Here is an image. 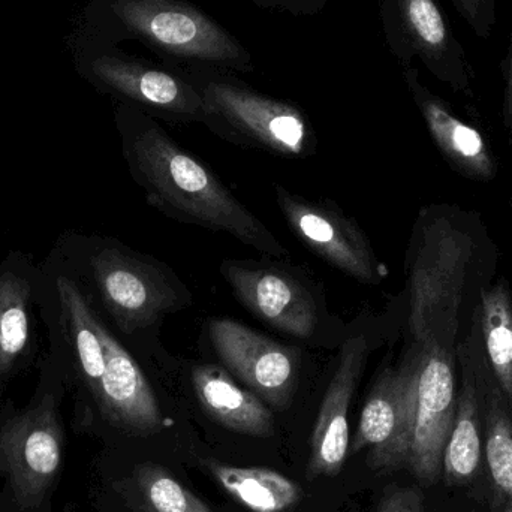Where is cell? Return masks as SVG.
<instances>
[{
	"mask_svg": "<svg viewBox=\"0 0 512 512\" xmlns=\"http://www.w3.org/2000/svg\"><path fill=\"white\" fill-rule=\"evenodd\" d=\"M277 206L294 236L307 249L363 285H379L388 276L364 231L331 203H313L274 186Z\"/></svg>",
	"mask_w": 512,
	"mask_h": 512,
	"instance_id": "obj_10",
	"label": "cell"
},
{
	"mask_svg": "<svg viewBox=\"0 0 512 512\" xmlns=\"http://www.w3.org/2000/svg\"><path fill=\"white\" fill-rule=\"evenodd\" d=\"M222 276L237 300L274 330L309 342L321 327V309L310 289L288 270L258 262H222Z\"/></svg>",
	"mask_w": 512,
	"mask_h": 512,
	"instance_id": "obj_13",
	"label": "cell"
},
{
	"mask_svg": "<svg viewBox=\"0 0 512 512\" xmlns=\"http://www.w3.org/2000/svg\"><path fill=\"white\" fill-rule=\"evenodd\" d=\"M89 69L96 83L153 119L206 123L203 99L180 66L105 50L92 57Z\"/></svg>",
	"mask_w": 512,
	"mask_h": 512,
	"instance_id": "obj_7",
	"label": "cell"
},
{
	"mask_svg": "<svg viewBox=\"0 0 512 512\" xmlns=\"http://www.w3.org/2000/svg\"><path fill=\"white\" fill-rule=\"evenodd\" d=\"M378 512H424L423 498L415 489H393L382 498Z\"/></svg>",
	"mask_w": 512,
	"mask_h": 512,
	"instance_id": "obj_26",
	"label": "cell"
},
{
	"mask_svg": "<svg viewBox=\"0 0 512 512\" xmlns=\"http://www.w3.org/2000/svg\"><path fill=\"white\" fill-rule=\"evenodd\" d=\"M98 331L104 348V366L90 391L102 414L125 432L135 435L161 432L164 412L140 364L99 318Z\"/></svg>",
	"mask_w": 512,
	"mask_h": 512,
	"instance_id": "obj_15",
	"label": "cell"
},
{
	"mask_svg": "<svg viewBox=\"0 0 512 512\" xmlns=\"http://www.w3.org/2000/svg\"><path fill=\"white\" fill-rule=\"evenodd\" d=\"M210 346L222 367L262 402L283 409L291 402L300 370V351L252 330L234 319H212Z\"/></svg>",
	"mask_w": 512,
	"mask_h": 512,
	"instance_id": "obj_11",
	"label": "cell"
},
{
	"mask_svg": "<svg viewBox=\"0 0 512 512\" xmlns=\"http://www.w3.org/2000/svg\"><path fill=\"white\" fill-rule=\"evenodd\" d=\"M370 354V340L360 331L340 349L336 372L328 384L310 439L307 478L336 477L349 454V408Z\"/></svg>",
	"mask_w": 512,
	"mask_h": 512,
	"instance_id": "obj_14",
	"label": "cell"
},
{
	"mask_svg": "<svg viewBox=\"0 0 512 512\" xmlns=\"http://www.w3.org/2000/svg\"><path fill=\"white\" fill-rule=\"evenodd\" d=\"M62 463V429L50 399L0 429V472L21 507H35L56 480Z\"/></svg>",
	"mask_w": 512,
	"mask_h": 512,
	"instance_id": "obj_12",
	"label": "cell"
},
{
	"mask_svg": "<svg viewBox=\"0 0 512 512\" xmlns=\"http://www.w3.org/2000/svg\"><path fill=\"white\" fill-rule=\"evenodd\" d=\"M180 68L203 99L204 125L219 137L286 158H306L316 152L312 123L297 105L252 89L228 69Z\"/></svg>",
	"mask_w": 512,
	"mask_h": 512,
	"instance_id": "obj_4",
	"label": "cell"
},
{
	"mask_svg": "<svg viewBox=\"0 0 512 512\" xmlns=\"http://www.w3.org/2000/svg\"><path fill=\"white\" fill-rule=\"evenodd\" d=\"M204 465L216 483L249 511L286 512L300 501V487L279 472L240 468L215 460H206Z\"/></svg>",
	"mask_w": 512,
	"mask_h": 512,
	"instance_id": "obj_21",
	"label": "cell"
},
{
	"mask_svg": "<svg viewBox=\"0 0 512 512\" xmlns=\"http://www.w3.org/2000/svg\"><path fill=\"white\" fill-rule=\"evenodd\" d=\"M264 11L286 12L294 17H313L321 14L328 0H248Z\"/></svg>",
	"mask_w": 512,
	"mask_h": 512,
	"instance_id": "obj_25",
	"label": "cell"
},
{
	"mask_svg": "<svg viewBox=\"0 0 512 512\" xmlns=\"http://www.w3.org/2000/svg\"><path fill=\"white\" fill-rule=\"evenodd\" d=\"M191 385L203 411L225 429L255 438L273 435L270 409L252 391L239 387L224 367L195 364Z\"/></svg>",
	"mask_w": 512,
	"mask_h": 512,
	"instance_id": "obj_19",
	"label": "cell"
},
{
	"mask_svg": "<svg viewBox=\"0 0 512 512\" xmlns=\"http://www.w3.org/2000/svg\"><path fill=\"white\" fill-rule=\"evenodd\" d=\"M460 387L456 417L442 457V478L450 486H466L480 474L484 457L483 400L471 358L457 348Z\"/></svg>",
	"mask_w": 512,
	"mask_h": 512,
	"instance_id": "obj_18",
	"label": "cell"
},
{
	"mask_svg": "<svg viewBox=\"0 0 512 512\" xmlns=\"http://www.w3.org/2000/svg\"><path fill=\"white\" fill-rule=\"evenodd\" d=\"M119 125L129 170L150 206L182 224L230 234L261 254L274 258L289 254L201 159L173 140L159 120L126 105Z\"/></svg>",
	"mask_w": 512,
	"mask_h": 512,
	"instance_id": "obj_2",
	"label": "cell"
},
{
	"mask_svg": "<svg viewBox=\"0 0 512 512\" xmlns=\"http://www.w3.org/2000/svg\"><path fill=\"white\" fill-rule=\"evenodd\" d=\"M414 414L415 358L408 346L399 366H385L376 378L349 451H369V465L378 471L408 466Z\"/></svg>",
	"mask_w": 512,
	"mask_h": 512,
	"instance_id": "obj_9",
	"label": "cell"
},
{
	"mask_svg": "<svg viewBox=\"0 0 512 512\" xmlns=\"http://www.w3.org/2000/svg\"><path fill=\"white\" fill-rule=\"evenodd\" d=\"M99 21L110 41H140L168 65L255 71L251 51L189 0H101Z\"/></svg>",
	"mask_w": 512,
	"mask_h": 512,
	"instance_id": "obj_3",
	"label": "cell"
},
{
	"mask_svg": "<svg viewBox=\"0 0 512 512\" xmlns=\"http://www.w3.org/2000/svg\"><path fill=\"white\" fill-rule=\"evenodd\" d=\"M415 358V414L408 468L423 486L442 475V457L456 417V355L432 345L408 343Z\"/></svg>",
	"mask_w": 512,
	"mask_h": 512,
	"instance_id": "obj_8",
	"label": "cell"
},
{
	"mask_svg": "<svg viewBox=\"0 0 512 512\" xmlns=\"http://www.w3.org/2000/svg\"><path fill=\"white\" fill-rule=\"evenodd\" d=\"M454 8L465 18L475 35L487 39L496 26L498 0H451Z\"/></svg>",
	"mask_w": 512,
	"mask_h": 512,
	"instance_id": "obj_24",
	"label": "cell"
},
{
	"mask_svg": "<svg viewBox=\"0 0 512 512\" xmlns=\"http://www.w3.org/2000/svg\"><path fill=\"white\" fill-rule=\"evenodd\" d=\"M90 264L102 300L123 333L155 327L165 316L191 306L185 283L156 259L107 246Z\"/></svg>",
	"mask_w": 512,
	"mask_h": 512,
	"instance_id": "obj_5",
	"label": "cell"
},
{
	"mask_svg": "<svg viewBox=\"0 0 512 512\" xmlns=\"http://www.w3.org/2000/svg\"><path fill=\"white\" fill-rule=\"evenodd\" d=\"M29 294L26 280L0 276V372L11 370L29 340Z\"/></svg>",
	"mask_w": 512,
	"mask_h": 512,
	"instance_id": "obj_22",
	"label": "cell"
},
{
	"mask_svg": "<svg viewBox=\"0 0 512 512\" xmlns=\"http://www.w3.org/2000/svg\"><path fill=\"white\" fill-rule=\"evenodd\" d=\"M475 321L490 372L512 411V289L507 277H498L484 291Z\"/></svg>",
	"mask_w": 512,
	"mask_h": 512,
	"instance_id": "obj_20",
	"label": "cell"
},
{
	"mask_svg": "<svg viewBox=\"0 0 512 512\" xmlns=\"http://www.w3.org/2000/svg\"><path fill=\"white\" fill-rule=\"evenodd\" d=\"M134 481L146 512H213L162 466L143 463L135 469Z\"/></svg>",
	"mask_w": 512,
	"mask_h": 512,
	"instance_id": "obj_23",
	"label": "cell"
},
{
	"mask_svg": "<svg viewBox=\"0 0 512 512\" xmlns=\"http://www.w3.org/2000/svg\"><path fill=\"white\" fill-rule=\"evenodd\" d=\"M379 17L388 50L403 71L418 59L454 92L474 96V69L438 0H379Z\"/></svg>",
	"mask_w": 512,
	"mask_h": 512,
	"instance_id": "obj_6",
	"label": "cell"
},
{
	"mask_svg": "<svg viewBox=\"0 0 512 512\" xmlns=\"http://www.w3.org/2000/svg\"><path fill=\"white\" fill-rule=\"evenodd\" d=\"M409 93L427 131L451 171L463 179L490 183L498 176V161L480 129L457 116L450 104L421 81L417 68L403 71Z\"/></svg>",
	"mask_w": 512,
	"mask_h": 512,
	"instance_id": "obj_16",
	"label": "cell"
},
{
	"mask_svg": "<svg viewBox=\"0 0 512 512\" xmlns=\"http://www.w3.org/2000/svg\"><path fill=\"white\" fill-rule=\"evenodd\" d=\"M510 204H511V215H512V192H511V200H510Z\"/></svg>",
	"mask_w": 512,
	"mask_h": 512,
	"instance_id": "obj_28",
	"label": "cell"
},
{
	"mask_svg": "<svg viewBox=\"0 0 512 512\" xmlns=\"http://www.w3.org/2000/svg\"><path fill=\"white\" fill-rule=\"evenodd\" d=\"M502 75H504V102H502V116L508 131L512 135V33L508 44L507 56L502 62Z\"/></svg>",
	"mask_w": 512,
	"mask_h": 512,
	"instance_id": "obj_27",
	"label": "cell"
},
{
	"mask_svg": "<svg viewBox=\"0 0 512 512\" xmlns=\"http://www.w3.org/2000/svg\"><path fill=\"white\" fill-rule=\"evenodd\" d=\"M498 267V243L481 213L448 203L423 207L406 252L408 343L456 355Z\"/></svg>",
	"mask_w": 512,
	"mask_h": 512,
	"instance_id": "obj_1",
	"label": "cell"
},
{
	"mask_svg": "<svg viewBox=\"0 0 512 512\" xmlns=\"http://www.w3.org/2000/svg\"><path fill=\"white\" fill-rule=\"evenodd\" d=\"M471 358L483 400L484 456L493 492V512H512V411L484 357L477 321L460 343Z\"/></svg>",
	"mask_w": 512,
	"mask_h": 512,
	"instance_id": "obj_17",
	"label": "cell"
}]
</instances>
